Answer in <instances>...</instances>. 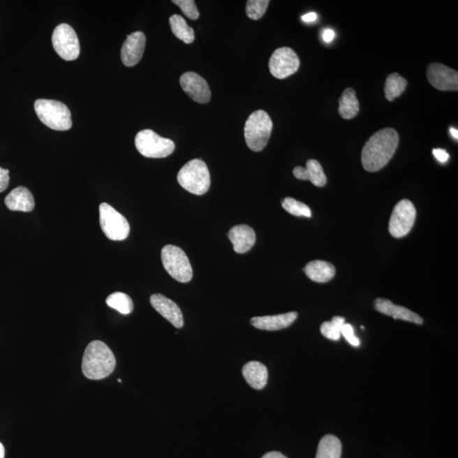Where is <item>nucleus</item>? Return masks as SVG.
Segmentation results:
<instances>
[{"mask_svg": "<svg viewBox=\"0 0 458 458\" xmlns=\"http://www.w3.org/2000/svg\"><path fill=\"white\" fill-rule=\"evenodd\" d=\"M341 334L351 346L357 347L360 346V339L355 335L353 327L350 323H345L341 329Z\"/></svg>", "mask_w": 458, "mask_h": 458, "instance_id": "32", "label": "nucleus"}, {"mask_svg": "<svg viewBox=\"0 0 458 458\" xmlns=\"http://www.w3.org/2000/svg\"><path fill=\"white\" fill-rule=\"evenodd\" d=\"M399 145L396 130L387 128L375 133L362 149V163L366 171L375 172L392 160Z\"/></svg>", "mask_w": 458, "mask_h": 458, "instance_id": "1", "label": "nucleus"}, {"mask_svg": "<svg viewBox=\"0 0 458 458\" xmlns=\"http://www.w3.org/2000/svg\"><path fill=\"white\" fill-rule=\"evenodd\" d=\"M106 304L124 315L130 314L133 310L132 299L127 294L121 293V292H116V293L110 295L106 299Z\"/></svg>", "mask_w": 458, "mask_h": 458, "instance_id": "27", "label": "nucleus"}, {"mask_svg": "<svg viewBox=\"0 0 458 458\" xmlns=\"http://www.w3.org/2000/svg\"><path fill=\"white\" fill-rule=\"evenodd\" d=\"M52 43L55 52L63 60L75 61L80 54V45L76 31L66 23L55 27L52 35Z\"/></svg>", "mask_w": 458, "mask_h": 458, "instance_id": "9", "label": "nucleus"}, {"mask_svg": "<svg viewBox=\"0 0 458 458\" xmlns=\"http://www.w3.org/2000/svg\"><path fill=\"white\" fill-rule=\"evenodd\" d=\"M6 451L3 444L0 442V458H5Z\"/></svg>", "mask_w": 458, "mask_h": 458, "instance_id": "39", "label": "nucleus"}, {"mask_svg": "<svg viewBox=\"0 0 458 458\" xmlns=\"http://www.w3.org/2000/svg\"><path fill=\"white\" fill-rule=\"evenodd\" d=\"M374 308L378 313L390 316L394 319L404 320L406 322H412L416 325H422L424 320L413 311H410L408 308L397 306L392 302L384 298H378L375 300Z\"/></svg>", "mask_w": 458, "mask_h": 458, "instance_id": "16", "label": "nucleus"}, {"mask_svg": "<svg viewBox=\"0 0 458 458\" xmlns=\"http://www.w3.org/2000/svg\"><path fill=\"white\" fill-rule=\"evenodd\" d=\"M177 182L185 191L203 195L211 186V176L203 161L193 159L185 164L177 175Z\"/></svg>", "mask_w": 458, "mask_h": 458, "instance_id": "4", "label": "nucleus"}, {"mask_svg": "<svg viewBox=\"0 0 458 458\" xmlns=\"http://www.w3.org/2000/svg\"><path fill=\"white\" fill-rule=\"evenodd\" d=\"M151 304L154 309L172 323L177 329L184 326L183 313L179 306L172 300L161 294L152 295Z\"/></svg>", "mask_w": 458, "mask_h": 458, "instance_id": "15", "label": "nucleus"}, {"mask_svg": "<svg viewBox=\"0 0 458 458\" xmlns=\"http://www.w3.org/2000/svg\"><path fill=\"white\" fill-rule=\"evenodd\" d=\"M135 146L138 152L147 158H165L175 151V142L158 135L151 129L138 133Z\"/></svg>", "mask_w": 458, "mask_h": 458, "instance_id": "7", "label": "nucleus"}, {"mask_svg": "<svg viewBox=\"0 0 458 458\" xmlns=\"http://www.w3.org/2000/svg\"><path fill=\"white\" fill-rule=\"evenodd\" d=\"M416 209L408 200L399 201L392 212L389 231L394 238H401L409 234L416 219Z\"/></svg>", "mask_w": 458, "mask_h": 458, "instance_id": "10", "label": "nucleus"}, {"mask_svg": "<svg viewBox=\"0 0 458 458\" xmlns=\"http://www.w3.org/2000/svg\"><path fill=\"white\" fill-rule=\"evenodd\" d=\"M228 238L231 240L236 253L244 254L250 251L256 243V232L248 225H237L232 227L228 232Z\"/></svg>", "mask_w": 458, "mask_h": 458, "instance_id": "17", "label": "nucleus"}, {"mask_svg": "<svg viewBox=\"0 0 458 458\" xmlns=\"http://www.w3.org/2000/svg\"><path fill=\"white\" fill-rule=\"evenodd\" d=\"M345 323V318L337 316L332 318L331 321L323 323L321 333L327 339L337 341L341 339V329Z\"/></svg>", "mask_w": 458, "mask_h": 458, "instance_id": "28", "label": "nucleus"}, {"mask_svg": "<svg viewBox=\"0 0 458 458\" xmlns=\"http://www.w3.org/2000/svg\"><path fill=\"white\" fill-rule=\"evenodd\" d=\"M272 130V121L269 114L260 110L252 113L244 126V138L248 148L252 152H262L270 139Z\"/></svg>", "mask_w": 458, "mask_h": 458, "instance_id": "5", "label": "nucleus"}, {"mask_svg": "<svg viewBox=\"0 0 458 458\" xmlns=\"http://www.w3.org/2000/svg\"><path fill=\"white\" fill-rule=\"evenodd\" d=\"M161 260L165 271L180 283H188L193 278V269L185 252L179 247L168 244L161 251Z\"/></svg>", "mask_w": 458, "mask_h": 458, "instance_id": "6", "label": "nucleus"}, {"mask_svg": "<svg viewBox=\"0 0 458 458\" xmlns=\"http://www.w3.org/2000/svg\"><path fill=\"white\" fill-rule=\"evenodd\" d=\"M341 442L337 436L327 434L320 441L316 458H341Z\"/></svg>", "mask_w": 458, "mask_h": 458, "instance_id": "24", "label": "nucleus"}, {"mask_svg": "<svg viewBox=\"0 0 458 458\" xmlns=\"http://www.w3.org/2000/svg\"><path fill=\"white\" fill-rule=\"evenodd\" d=\"M262 458H287L282 453L278 452H271L265 454Z\"/></svg>", "mask_w": 458, "mask_h": 458, "instance_id": "37", "label": "nucleus"}, {"mask_svg": "<svg viewBox=\"0 0 458 458\" xmlns=\"http://www.w3.org/2000/svg\"><path fill=\"white\" fill-rule=\"evenodd\" d=\"M318 18V15L316 14L315 13H307L306 15H304L302 17V20L304 22L310 23V22H313L317 20Z\"/></svg>", "mask_w": 458, "mask_h": 458, "instance_id": "36", "label": "nucleus"}, {"mask_svg": "<svg viewBox=\"0 0 458 458\" xmlns=\"http://www.w3.org/2000/svg\"><path fill=\"white\" fill-rule=\"evenodd\" d=\"M406 86H408V81L404 77H402L398 73L390 74L385 81V98L389 101H393L394 98L401 96L404 94Z\"/></svg>", "mask_w": 458, "mask_h": 458, "instance_id": "26", "label": "nucleus"}, {"mask_svg": "<svg viewBox=\"0 0 458 458\" xmlns=\"http://www.w3.org/2000/svg\"><path fill=\"white\" fill-rule=\"evenodd\" d=\"M427 77L434 88L441 91H457L458 73L440 63H432L427 68Z\"/></svg>", "mask_w": 458, "mask_h": 458, "instance_id": "12", "label": "nucleus"}, {"mask_svg": "<svg viewBox=\"0 0 458 458\" xmlns=\"http://www.w3.org/2000/svg\"><path fill=\"white\" fill-rule=\"evenodd\" d=\"M37 116L47 127L57 131H67L73 127L72 114L62 102L41 98L34 103Z\"/></svg>", "mask_w": 458, "mask_h": 458, "instance_id": "3", "label": "nucleus"}, {"mask_svg": "<svg viewBox=\"0 0 458 458\" xmlns=\"http://www.w3.org/2000/svg\"><path fill=\"white\" fill-rule=\"evenodd\" d=\"M170 26H171L172 34L187 45L192 43L195 40V31L192 27L187 24L184 17L179 15H173L169 19Z\"/></svg>", "mask_w": 458, "mask_h": 458, "instance_id": "25", "label": "nucleus"}, {"mask_svg": "<svg viewBox=\"0 0 458 458\" xmlns=\"http://www.w3.org/2000/svg\"><path fill=\"white\" fill-rule=\"evenodd\" d=\"M433 155L441 163H445L450 158L449 154L444 149H434Z\"/></svg>", "mask_w": 458, "mask_h": 458, "instance_id": "34", "label": "nucleus"}, {"mask_svg": "<svg viewBox=\"0 0 458 458\" xmlns=\"http://www.w3.org/2000/svg\"><path fill=\"white\" fill-rule=\"evenodd\" d=\"M269 3L268 0H249L246 5L248 17L255 21L262 18L266 13Z\"/></svg>", "mask_w": 458, "mask_h": 458, "instance_id": "30", "label": "nucleus"}, {"mask_svg": "<svg viewBox=\"0 0 458 458\" xmlns=\"http://www.w3.org/2000/svg\"><path fill=\"white\" fill-rule=\"evenodd\" d=\"M116 364V357L109 346L101 341H94L87 346L82 370L89 380L100 381L112 374Z\"/></svg>", "mask_w": 458, "mask_h": 458, "instance_id": "2", "label": "nucleus"}, {"mask_svg": "<svg viewBox=\"0 0 458 458\" xmlns=\"http://www.w3.org/2000/svg\"><path fill=\"white\" fill-rule=\"evenodd\" d=\"M5 203L10 211L30 212L35 207L33 193L25 187H17L6 196Z\"/></svg>", "mask_w": 458, "mask_h": 458, "instance_id": "19", "label": "nucleus"}, {"mask_svg": "<svg viewBox=\"0 0 458 458\" xmlns=\"http://www.w3.org/2000/svg\"><path fill=\"white\" fill-rule=\"evenodd\" d=\"M304 272L313 281L326 283L334 277L335 267L325 260H317L307 263Z\"/></svg>", "mask_w": 458, "mask_h": 458, "instance_id": "22", "label": "nucleus"}, {"mask_svg": "<svg viewBox=\"0 0 458 458\" xmlns=\"http://www.w3.org/2000/svg\"><path fill=\"white\" fill-rule=\"evenodd\" d=\"M242 374L248 385L255 390H262L267 385L268 371L262 362L252 361L243 367Z\"/></svg>", "mask_w": 458, "mask_h": 458, "instance_id": "21", "label": "nucleus"}, {"mask_svg": "<svg viewBox=\"0 0 458 458\" xmlns=\"http://www.w3.org/2000/svg\"><path fill=\"white\" fill-rule=\"evenodd\" d=\"M300 59L297 54L288 47L276 50L269 60L270 73L276 78L284 79L297 72Z\"/></svg>", "mask_w": 458, "mask_h": 458, "instance_id": "11", "label": "nucleus"}, {"mask_svg": "<svg viewBox=\"0 0 458 458\" xmlns=\"http://www.w3.org/2000/svg\"><path fill=\"white\" fill-rule=\"evenodd\" d=\"M450 133H451V134H452V137L454 138V139L457 140V139H458L457 129L454 128H450Z\"/></svg>", "mask_w": 458, "mask_h": 458, "instance_id": "38", "label": "nucleus"}, {"mask_svg": "<svg viewBox=\"0 0 458 458\" xmlns=\"http://www.w3.org/2000/svg\"><path fill=\"white\" fill-rule=\"evenodd\" d=\"M294 176L300 180H309L317 187H323L327 184V177L321 164L318 161L311 159L306 163V168L296 167Z\"/></svg>", "mask_w": 458, "mask_h": 458, "instance_id": "20", "label": "nucleus"}, {"mask_svg": "<svg viewBox=\"0 0 458 458\" xmlns=\"http://www.w3.org/2000/svg\"><path fill=\"white\" fill-rule=\"evenodd\" d=\"M145 35L142 31L128 35L121 50V61L126 66L132 67L140 61L145 52Z\"/></svg>", "mask_w": 458, "mask_h": 458, "instance_id": "14", "label": "nucleus"}, {"mask_svg": "<svg viewBox=\"0 0 458 458\" xmlns=\"http://www.w3.org/2000/svg\"><path fill=\"white\" fill-rule=\"evenodd\" d=\"M297 317V313L291 311V313L284 314L255 317L251 318V323L252 326H254L258 330L276 331L290 327Z\"/></svg>", "mask_w": 458, "mask_h": 458, "instance_id": "18", "label": "nucleus"}, {"mask_svg": "<svg viewBox=\"0 0 458 458\" xmlns=\"http://www.w3.org/2000/svg\"><path fill=\"white\" fill-rule=\"evenodd\" d=\"M282 207L286 212L290 213L291 215L296 216H311V211L309 207H307L306 204L291 198V197H287L284 199L282 202Z\"/></svg>", "mask_w": 458, "mask_h": 458, "instance_id": "29", "label": "nucleus"}, {"mask_svg": "<svg viewBox=\"0 0 458 458\" xmlns=\"http://www.w3.org/2000/svg\"><path fill=\"white\" fill-rule=\"evenodd\" d=\"M360 110V104L356 96V91L349 88L344 91L339 98V113L343 119L350 120L357 117Z\"/></svg>", "mask_w": 458, "mask_h": 458, "instance_id": "23", "label": "nucleus"}, {"mask_svg": "<svg viewBox=\"0 0 458 458\" xmlns=\"http://www.w3.org/2000/svg\"><path fill=\"white\" fill-rule=\"evenodd\" d=\"M117 381L119 382V383H121V381L120 380V378Z\"/></svg>", "mask_w": 458, "mask_h": 458, "instance_id": "40", "label": "nucleus"}, {"mask_svg": "<svg viewBox=\"0 0 458 458\" xmlns=\"http://www.w3.org/2000/svg\"><path fill=\"white\" fill-rule=\"evenodd\" d=\"M334 37L335 34L333 30L326 29L325 31H323V40H325L326 43H331L334 40Z\"/></svg>", "mask_w": 458, "mask_h": 458, "instance_id": "35", "label": "nucleus"}, {"mask_svg": "<svg viewBox=\"0 0 458 458\" xmlns=\"http://www.w3.org/2000/svg\"><path fill=\"white\" fill-rule=\"evenodd\" d=\"M180 85L193 101L200 103V104H207L211 101V89L209 88L207 82L199 74L188 72L182 75Z\"/></svg>", "mask_w": 458, "mask_h": 458, "instance_id": "13", "label": "nucleus"}, {"mask_svg": "<svg viewBox=\"0 0 458 458\" xmlns=\"http://www.w3.org/2000/svg\"><path fill=\"white\" fill-rule=\"evenodd\" d=\"M9 170L0 168V193L5 191L8 186H9Z\"/></svg>", "mask_w": 458, "mask_h": 458, "instance_id": "33", "label": "nucleus"}, {"mask_svg": "<svg viewBox=\"0 0 458 458\" xmlns=\"http://www.w3.org/2000/svg\"><path fill=\"white\" fill-rule=\"evenodd\" d=\"M100 223L103 232L113 242H122L129 235L128 220L108 203L100 205Z\"/></svg>", "mask_w": 458, "mask_h": 458, "instance_id": "8", "label": "nucleus"}, {"mask_svg": "<svg viewBox=\"0 0 458 458\" xmlns=\"http://www.w3.org/2000/svg\"><path fill=\"white\" fill-rule=\"evenodd\" d=\"M172 3L179 6L183 13L191 20H197L200 13L193 0H173Z\"/></svg>", "mask_w": 458, "mask_h": 458, "instance_id": "31", "label": "nucleus"}]
</instances>
